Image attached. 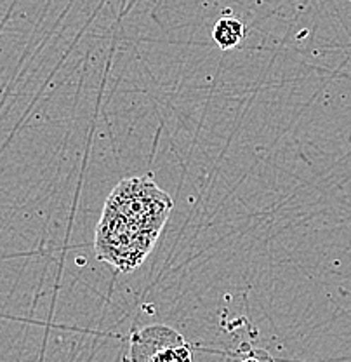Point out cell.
Returning <instances> with one entry per match:
<instances>
[{"mask_svg": "<svg viewBox=\"0 0 351 362\" xmlns=\"http://www.w3.org/2000/svg\"><path fill=\"white\" fill-rule=\"evenodd\" d=\"M132 362H194L191 349L179 333L167 326H150L131 338Z\"/></svg>", "mask_w": 351, "mask_h": 362, "instance_id": "2", "label": "cell"}, {"mask_svg": "<svg viewBox=\"0 0 351 362\" xmlns=\"http://www.w3.org/2000/svg\"><path fill=\"white\" fill-rule=\"evenodd\" d=\"M245 37V26L244 23L235 20V18H221L220 21L214 25L213 39L218 44V47L222 51L237 47Z\"/></svg>", "mask_w": 351, "mask_h": 362, "instance_id": "3", "label": "cell"}, {"mask_svg": "<svg viewBox=\"0 0 351 362\" xmlns=\"http://www.w3.org/2000/svg\"><path fill=\"white\" fill-rule=\"evenodd\" d=\"M172 206L152 176L120 181L105 202L96 228L97 258L122 272L138 269L152 252Z\"/></svg>", "mask_w": 351, "mask_h": 362, "instance_id": "1", "label": "cell"}, {"mask_svg": "<svg viewBox=\"0 0 351 362\" xmlns=\"http://www.w3.org/2000/svg\"><path fill=\"white\" fill-rule=\"evenodd\" d=\"M240 362H273V359H271L266 350L256 349L247 350V354H245V357Z\"/></svg>", "mask_w": 351, "mask_h": 362, "instance_id": "4", "label": "cell"}]
</instances>
